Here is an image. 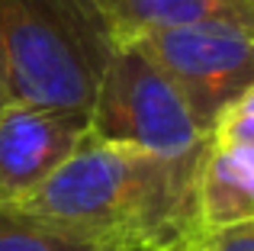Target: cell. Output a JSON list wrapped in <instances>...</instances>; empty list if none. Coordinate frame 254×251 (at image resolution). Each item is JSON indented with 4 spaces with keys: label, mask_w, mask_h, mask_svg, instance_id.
<instances>
[{
    "label": "cell",
    "mask_w": 254,
    "mask_h": 251,
    "mask_svg": "<svg viewBox=\"0 0 254 251\" xmlns=\"http://www.w3.org/2000/svg\"><path fill=\"white\" fill-rule=\"evenodd\" d=\"M229 110H235V113H245V116H254V84H251V90L242 97V100L235 103V107H229Z\"/></svg>",
    "instance_id": "cell-11"
},
{
    "label": "cell",
    "mask_w": 254,
    "mask_h": 251,
    "mask_svg": "<svg viewBox=\"0 0 254 251\" xmlns=\"http://www.w3.org/2000/svg\"><path fill=\"white\" fill-rule=\"evenodd\" d=\"M113 45L93 0H0V64L10 100L87 116Z\"/></svg>",
    "instance_id": "cell-2"
},
{
    "label": "cell",
    "mask_w": 254,
    "mask_h": 251,
    "mask_svg": "<svg viewBox=\"0 0 254 251\" xmlns=\"http://www.w3.org/2000/svg\"><path fill=\"white\" fill-rule=\"evenodd\" d=\"M180 251H254V222L199 226Z\"/></svg>",
    "instance_id": "cell-10"
},
{
    "label": "cell",
    "mask_w": 254,
    "mask_h": 251,
    "mask_svg": "<svg viewBox=\"0 0 254 251\" xmlns=\"http://www.w3.org/2000/svg\"><path fill=\"white\" fill-rule=\"evenodd\" d=\"M87 135L161 158H193L209 148V129L177 84L126 39H116L110 52L87 113Z\"/></svg>",
    "instance_id": "cell-3"
},
{
    "label": "cell",
    "mask_w": 254,
    "mask_h": 251,
    "mask_svg": "<svg viewBox=\"0 0 254 251\" xmlns=\"http://www.w3.org/2000/svg\"><path fill=\"white\" fill-rule=\"evenodd\" d=\"M0 251H103L0 206Z\"/></svg>",
    "instance_id": "cell-8"
},
{
    "label": "cell",
    "mask_w": 254,
    "mask_h": 251,
    "mask_svg": "<svg viewBox=\"0 0 254 251\" xmlns=\"http://www.w3.org/2000/svg\"><path fill=\"white\" fill-rule=\"evenodd\" d=\"M203 155L161 158L84 135L10 209L103 251H180L199 229L196 184Z\"/></svg>",
    "instance_id": "cell-1"
},
{
    "label": "cell",
    "mask_w": 254,
    "mask_h": 251,
    "mask_svg": "<svg viewBox=\"0 0 254 251\" xmlns=\"http://www.w3.org/2000/svg\"><path fill=\"white\" fill-rule=\"evenodd\" d=\"M209 145H216V148L254 164V116L225 110L209 132Z\"/></svg>",
    "instance_id": "cell-9"
},
{
    "label": "cell",
    "mask_w": 254,
    "mask_h": 251,
    "mask_svg": "<svg viewBox=\"0 0 254 251\" xmlns=\"http://www.w3.org/2000/svg\"><path fill=\"white\" fill-rule=\"evenodd\" d=\"M113 39L196 23H229L254 29V0H93Z\"/></svg>",
    "instance_id": "cell-6"
},
{
    "label": "cell",
    "mask_w": 254,
    "mask_h": 251,
    "mask_svg": "<svg viewBox=\"0 0 254 251\" xmlns=\"http://www.w3.org/2000/svg\"><path fill=\"white\" fill-rule=\"evenodd\" d=\"M199 226L254 222V164L209 145L196 184Z\"/></svg>",
    "instance_id": "cell-7"
},
{
    "label": "cell",
    "mask_w": 254,
    "mask_h": 251,
    "mask_svg": "<svg viewBox=\"0 0 254 251\" xmlns=\"http://www.w3.org/2000/svg\"><path fill=\"white\" fill-rule=\"evenodd\" d=\"M126 42L148 52L209 132L219 116L235 107L254 84V29L245 26H171L132 36Z\"/></svg>",
    "instance_id": "cell-4"
},
{
    "label": "cell",
    "mask_w": 254,
    "mask_h": 251,
    "mask_svg": "<svg viewBox=\"0 0 254 251\" xmlns=\"http://www.w3.org/2000/svg\"><path fill=\"white\" fill-rule=\"evenodd\" d=\"M87 135V116L6 100L0 107V206L32 193Z\"/></svg>",
    "instance_id": "cell-5"
},
{
    "label": "cell",
    "mask_w": 254,
    "mask_h": 251,
    "mask_svg": "<svg viewBox=\"0 0 254 251\" xmlns=\"http://www.w3.org/2000/svg\"><path fill=\"white\" fill-rule=\"evenodd\" d=\"M6 100H10V97H6V84H3V64H0V107H3Z\"/></svg>",
    "instance_id": "cell-12"
}]
</instances>
